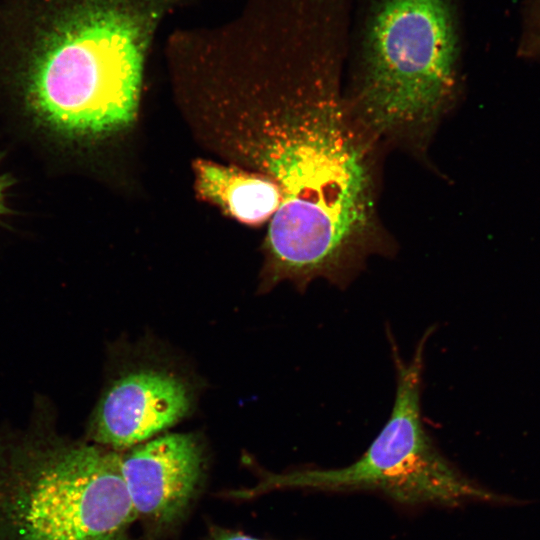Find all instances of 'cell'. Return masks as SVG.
<instances>
[{
    "instance_id": "7",
    "label": "cell",
    "mask_w": 540,
    "mask_h": 540,
    "mask_svg": "<svg viewBox=\"0 0 540 540\" xmlns=\"http://www.w3.org/2000/svg\"><path fill=\"white\" fill-rule=\"evenodd\" d=\"M190 407V389L181 378L160 369L134 370L107 388L88 436L97 445L126 449L176 424Z\"/></svg>"
},
{
    "instance_id": "2",
    "label": "cell",
    "mask_w": 540,
    "mask_h": 540,
    "mask_svg": "<svg viewBox=\"0 0 540 540\" xmlns=\"http://www.w3.org/2000/svg\"><path fill=\"white\" fill-rule=\"evenodd\" d=\"M180 0H0V78L57 143L98 140L135 117L149 43Z\"/></svg>"
},
{
    "instance_id": "4",
    "label": "cell",
    "mask_w": 540,
    "mask_h": 540,
    "mask_svg": "<svg viewBox=\"0 0 540 540\" xmlns=\"http://www.w3.org/2000/svg\"><path fill=\"white\" fill-rule=\"evenodd\" d=\"M458 37L449 0H378L360 48L358 106L374 132L408 136L446 108Z\"/></svg>"
},
{
    "instance_id": "3",
    "label": "cell",
    "mask_w": 540,
    "mask_h": 540,
    "mask_svg": "<svg viewBox=\"0 0 540 540\" xmlns=\"http://www.w3.org/2000/svg\"><path fill=\"white\" fill-rule=\"evenodd\" d=\"M121 455L35 430L0 440V540H128Z\"/></svg>"
},
{
    "instance_id": "1",
    "label": "cell",
    "mask_w": 540,
    "mask_h": 540,
    "mask_svg": "<svg viewBox=\"0 0 540 540\" xmlns=\"http://www.w3.org/2000/svg\"><path fill=\"white\" fill-rule=\"evenodd\" d=\"M328 61L255 96H225L232 146L280 188L265 241L260 291L316 278L344 289L371 253L386 251L374 220L368 151Z\"/></svg>"
},
{
    "instance_id": "9",
    "label": "cell",
    "mask_w": 540,
    "mask_h": 540,
    "mask_svg": "<svg viewBox=\"0 0 540 540\" xmlns=\"http://www.w3.org/2000/svg\"><path fill=\"white\" fill-rule=\"evenodd\" d=\"M210 540H262L245 535L240 532L230 531L222 528H214L210 533Z\"/></svg>"
},
{
    "instance_id": "6",
    "label": "cell",
    "mask_w": 540,
    "mask_h": 540,
    "mask_svg": "<svg viewBox=\"0 0 540 540\" xmlns=\"http://www.w3.org/2000/svg\"><path fill=\"white\" fill-rule=\"evenodd\" d=\"M121 470L137 519L159 534L183 519L198 493L203 450L192 434H168L121 456Z\"/></svg>"
},
{
    "instance_id": "5",
    "label": "cell",
    "mask_w": 540,
    "mask_h": 540,
    "mask_svg": "<svg viewBox=\"0 0 540 540\" xmlns=\"http://www.w3.org/2000/svg\"><path fill=\"white\" fill-rule=\"evenodd\" d=\"M430 334V330L425 332L408 363L401 359L396 346L392 347L397 370L393 408L380 433L358 460L337 469L269 474L255 488L236 492L238 497L273 489L304 488L337 492L373 490L405 505L528 504L471 480L433 444L422 421L420 402L424 350Z\"/></svg>"
},
{
    "instance_id": "10",
    "label": "cell",
    "mask_w": 540,
    "mask_h": 540,
    "mask_svg": "<svg viewBox=\"0 0 540 540\" xmlns=\"http://www.w3.org/2000/svg\"><path fill=\"white\" fill-rule=\"evenodd\" d=\"M11 184V179L7 175H0V215L7 211L6 191Z\"/></svg>"
},
{
    "instance_id": "8",
    "label": "cell",
    "mask_w": 540,
    "mask_h": 540,
    "mask_svg": "<svg viewBox=\"0 0 540 540\" xmlns=\"http://www.w3.org/2000/svg\"><path fill=\"white\" fill-rule=\"evenodd\" d=\"M194 172L199 195L241 223L270 221L281 205L279 186L260 172L202 159L194 163Z\"/></svg>"
}]
</instances>
